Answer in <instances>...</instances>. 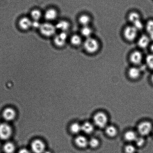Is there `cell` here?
Here are the masks:
<instances>
[{"instance_id": "34", "label": "cell", "mask_w": 153, "mask_h": 153, "mask_svg": "<svg viewBox=\"0 0 153 153\" xmlns=\"http://www.w3.org/2000/svg\"><path fill=\"white\" fill-rule=\"evenodd\" d=\"M149 48L150 51H151V53L153 54V41H152L149 47Z\"/></svg>"}, {"instance_id": "37", "label": "cell", "mask_w": 153, "mask_h": 153, "mask_svg": "<svg viewBox=\"0 0 153 153\" xmlns=\"http://www.w3.org/2000/svg\"><path fill=\"white\" fill-rule=\"evenodd\" d=\"M152 133L153 134V131L152 132Z\"/></svg>"}, {"instance_id": "30", "label": "cell", "mask_w": 153, "mask_h": 153, "mask_svg": "<svg viewBox=\"0 0 153 153\" xmlns=\"http://www.w3.org/2000/svg\"><path fill=\"white\" fill-rule=\"evenodd\" d=\"M125 151L126 153H135L136 151V147L131 144L128 145L125 147Z\"/></svg>"}, {"instance_id": "21", "label": "cell", "mask_w": 153, "mask_h": 153, "mask_svg": "<svg viewBox=\"0 0 153 153\" xmlns=\"http://www.w3.org/2000/svg\"><path fill=\"white\" fill-rule=\"evenodd\" d=\"M82 36L86 39L92 37L93 34V29L90 26H82L81 30Z\"/></svg>"}, {"instance_id": "4", "label": "cell", "mask_w": 153, "mask_h": 153, "mask_svg": "<svg viewBox=\"0 0 153 153\" xmlns=\"http://www.w3.org/2000/svg\"><path fill=\"white\" fill-rule=\"evenodd\" d=\"M129 22L139 30L142 29L143 27L142 18L140 14L137 12L132 11L129 13L128 16Z\"/></svg>"}, {"instance_id": "23", "label": "cell", "mask_w": 153, "mask_h": 153, "mask_svg": "<svg viewBox=\"0 0 153 153\" xmlns=\"http://www.w3.org/2000/svg\"><path fill=\"white\" fill-rule=\"evenodd\" d=\"M56 29L60 30L62 32H65L69 29L70 27V24L66 21L61 20L56 25Z\"/></svg>"}, {"instance_id": "22", "label": "cell", "mask_w": 153, "mask_h": 153, "mask_svg": "<svg viewBox=\"0 0 153 153\" xmlns=\"http://www.w3.org/2000/svg\"><path fill=\"white\" fill-rule=\"evenodd\" d=\"M105 132L106 134L111 137H114L117 136L118 130L116 127L114 126H108L105 128Z\"/></svg>"}, {"instance_id": "33", "label": "cell", "mask_w": 153, "mask_h": 153, "mask_svg": "<svg viewBox=\"0 0 153 153\" xmlns=\"http://www.w3.org/2000/svg\"><path fill=\"white\" fill-rule=\"evenodd\" d=\"M19 153H31L29 150L26 149H22L19 151Z\"/></svg>"}, {"instance_id": "11", "label": "cell", "mask_w": 153, "mask_h": 153, "mask_svg": "<svg viewBox=\"0 0 153 153\" xmlns=\"http://www.w3.org/2000/svg\"><path fill=\"white\" fill-rule=\"evenodd\" d=\"M68 35L66 32H62L56 36L54 38V42L59 47H63L66 44Z\"/></svg>"}, {"instance_id": "1", "label": "cell", "mask_w": 153, "mask_h": 153, "mask_svg": "<svg viewBox=\"0 0 153 153\" xmlns=\"http://www.w3.org/2000/svg\"><path fill=\"white\" fill-rule=\"evenodd\" d=\"M83 47L87 53L94 54L99 51L100 44L97 39L92 36L86 39L83 42Z\"/></svg>"}, {"instance_id": "17", "label": "cell", "mask_w": 153, "mask_h": 153, "mask_svg": "<svg viewBox=\"0 0 153 153\" xmlns=\"http://www.w3.org/2000/svg\"><path fill=\"white\" fill-rule=\"evenodd\" d=\"M94 130V126L93 123L86 122L82 125V131L87 134L93 133Z\"/></svg>"}, {"instance_id": "19", "label": "cell", "mask_w": 153, "mask_h": 153, "mask_svg": "<svg viewBox=\"0 0 153 153\" xmlns=\"http://www.w3.org/2000/svg\"><path fill=\"white\" fill-rule=\"evenodd\" d=\"M138 137L137 134L133 131L129 130L124 134V138L126 141L131 142H134Z\"/></svg>"}, {"instance_id": "14", "label": "cell", "mask_w": 153, "mask_h": 153, "mask_svg": "<svg viewBox=\"0 0 153 153\" xmlns=\"http://www.w3.org/2000/svg\"><path fill=\"white\" fill-rule=\"evenodd\" d=\"M19 26L23 30H27L32 27V22L27 17L22 18L19 21Z\"/></svg>"}, {"instance_id": "9", "label": "cell", "mask_w": 153, "mask_h": 153, "mask_svg": "<svg viewBox=\"0 0 153 153\" xmlns=\"http://www.w3.org/2000/svg\"><path fill=\"white\" fill-rule=\"evenodd\" d=\"M31 148L34 153H44L45 145L42 141L37 139L34 140L31 145Z\"/></svg>"}, {"instance_id": "28", "label": "cell", "mask_w": 153, "mask_h": 153, "mask_svg": "<svg viewBox=\"0 0 153 153\" xmlns=\"http://www.w3.org/2000/svg\"><path fill=\"white\" fill-rule=\"evenodd\" d=\"M71 132L74 134H78L82 131V125L78 123H74L71 127Z\"/></svg>"}, {"instance_id": "6", "label": "cell", "mask_w": 153, "mask_h": 153, "mask_svg": "<svg viewBox=\"0 0 153 153\" xmlns=\"http://www.w3.org/2000/svg\"><path fill=\"white\" fill-rule=\"evenodd\" d=\"M12 133V130L8 123H0V139L2 140H7L11 136Z\"/></svg>"}, {"instance_id": "31", "label": "cell", "mask_w": 153, "mask_h": 153, "mask_svg": "<svg viewBox=\"0 0 153 153\" xmlns=\"http://www.w3.org/2000/svg\"><path fill=\"white\" fill-rule=\"evenodd\" d=\"M134 142L137 147H142L145 143V140L143 136H138Z\"/></svg>"}, {"instance_id": "5", "label": "cell", "mask_w": 153, "mask_h": 153, "mask_svg": "<svg viewBox=\"0 0 153 153\" xmlns=\"http://www.w3.org/2000/svg\"><path fill=\"white\" fill-rule=\"evenodd\" d=\"M153 126L150 122L145 121L142 122L138 125L137 132L141 136H145L152 133Z\"/></svg>"}, {"instance_id": "13", "label": "cell", "mask_w": 153, "mask_h": 153, "mask_svg": "<svg viewBox=\"0 0 153 153\" xmlns=\"http://www.w3.org/2000/svg\"><path fill=\"white\" fill-rule=\"evenodd\" d=\"M128 75L129 78L132 79H137L140 76L141 71L137 66H134L129 68Z\"/></svg>"}, {"instance_id": "29", "label": "cell", "mask_w": 153, "mask_h": 153, "mask_svg": "<svg viewBox=\"0 0 153 153\" xmlns=\"http://www.w3.org/2000/svg\"><path fill=\"white\" fill-rule=\"evenodd\" d=\"M100 145V141L97 138L93 137L88 140V145L92 148H97Z\"/></svg>"}, {"instance_id": "24", "label": "cell", "mask_w": 153, "mask_h": 153, "mask_svg": "<svg viewBox=\"0 0 153 153\" xmlns=\"http://www.w3.org/2000/svg\"><path fill=\"white\" fill-rule=\"evenodd\" d=\"M3 150L5 153H14L15 151V147L12 143L7 142L4 144Z\"/></svg>"}, {"instance_id": "12", "label": "cell", "mask_w": 153, "mask_h": 153, "mask_svg": "<svg viewBox=\"0 0 153 153\" xmlns=\"http://www.w3.org/2000/svg\"><path fill=\"white\" fill-rule=\"evenodd\" d=\"M16 115L15 111L10 108H6L2 113L3 118L7 121H12L15 118Z\"/></svg>"}, {"instance_id": "15", "label": "cell", "mask_w": 153, "mask_h": 153, "mask_svg": "<svg viewBox=\"0 0 153 153\" xmlns=\"http://www.w3.org/2000/svg\"><path fill=\"white\" fill-rule=\"evenodd\" d=\"M57 12L55 9L50 8L46 10L45 13V17L48 20L52 21L55 20L57 17Z\"/></svg>"}, {"instance_id": "36", "label": "cell", "mask_w": 153, "mask_h": 153, "mask_svg": "<svg viewBox=\"0 0 153 153\" xmlns=\"http://www.w3.org/2000/svg\"><path fill=\"white\" fill-rule=\"evenodd\" d=\"M44 153H50V152H44Z\"/></svg>"}, {"instance_id": "10", "label": "cell", "mask_w": 153, "mask_h": 153, "mask_svg": "<svg viewBox=\"0 0 153 153\" xmlns=\"http://www.w3.org/2000/svg\"><path fill=\"white\" fill-rule=\"evenodd\" d=\"M152 41L151 38L148 35L144 34L137 39V45L141 48L145 49L149 47Z\"/></svg>"}, {"instance_id": "26", "label": "cell", "mask_w": 153, "mask_h": 153, "mask_svg": "<svg viewBox=\"0 0 153 153\" xmlns=\"http://www.w3.org/2000/svg\"><path fill=\"white\" fill-rule=\"evenodd\" d=\"M145 63L147 67L153 72V54L150 53L145 58Z\"/></svg>"}, {"instance_id": "18", "label": "cell", "mask_w": 153, "mask_h": 153, "mask_svg": "<svg viewBox=\"0 0 153 153\" xmlns=\"http://www.w3.org/2000/svg\"><path fill=\"white\" fill-rule=\"evenodd\" d=\"M79 22L82 26H90L92 19L90 16L87 14H83L80 16L78 19Z\"/></svg>"}, {"instance_id": "8", "label": "cell", "mask_w": 153, "mask_h": 153, "mask_svg": "<svg viewBox=\"0 0 153 153\" xmlns=\"http://www.w3.org/2000/svg\"><path fill=\"white\" fill-rule=\"evenodd\" d=\"M143 59L142 53L139 50L134 51L129 56V60L131 63L135 66H138L142 63Z\"/></svg>"}, {"instance_id": "20", "label": "cell", "mask_w": 153, "mask_h": 153, "mask_svg": "<svg viewBox=\"0 0 153 153\" xmlns=\"http://www.w3.org/2000/svg\"><path fill=\"white\" fill-rule=\"evenodd\" d=\"M145 28L146 31L147 35L153 41V19H151L147 21L145 25Z\"/></svg>"}, {"instance_id": "16", "label": "cell", "mask_w": 153, "mask_h": 153, "mask_svg": "<svg viewBox=\"0 0 153 153\" xmlns=\"http://www.w3.org/2000/svg\"><path fill=\"white\" fill-rule=\"evenodd\" d=\"M88 140L87 138L83 136H79L76 138L75 143L79 148H85L88 145Z\"/></svg>"}, {"instance_id": "3", "label": "cell", "mask_w": 153, "mask_h": 153, "mask_svg": "<svg viewBox=\"0 0 153 153\" xmlns=\"http://www.w3.org/2000/svg\"><path fill=\"white\" fill-rule=\"evenodd\" d=\"M139 30L133 25L126 26L123 30V36L127 41L131 42L138 38Z\"/></svg>"}, {"instance_id": "7", "label": "cell", "mask_w": 153, "mask_h": 153, "mask_svg": "<svg viewBox=\"0 0 153 153\" xmlns=\"http://www.w3.org/2000/svg\"><path fill=\"white\" fill-rule=\"evenodd\" d=\"M39 29L42 35L46 37H50L55 33L56 28L51 23H45L41 24Z\"/></svg>"}, {"instance_id": "2", "label": "cell", "mask_w": 153, "mask_h": 153, "mask_svg": "<svg viewBox=\"0 0 153 153\" xmlns=\"http://www.w3.org/2000/svg\"><path fill=\"white\" fill-rule=\"evenodd\" d=\"M94 124L100 128H104L108 126V117L105 113L99 112L94 115Z\"/></svg>"}, {"instance_id": "25", "label": "cell", "mask_w": 153, "mask_h": 153, "mask_svg": "<svg viewBox=\"0 0 153 153\" xmlns=\"http://www.w3.org/2000/svg\"><path fill=\"white\" fill-rule=\"evenodd\" d=\"M71 42L73 45L75 46H79L82 44V39L79 35H74L71 37Z\"/></svg>"}, {"instance_id": "27", "label": "cell", "mask_w": 153, "mask_h": 153, "mask_svg": "<svg viewBox=\"0 0 153 153\" xmlns=\"http://www.w3.org/2000/svg\"><path fill=\"white\" fill-rule=\"evenodd\" d=\"M30 14L31 17L34 20L39 21L41 18L42 14L39 10L35 9L31 11Z\"/></svg>"}, {"instance_id": "35", "label": "cell", "mask_w": 153, "mask_h": 153, "mask_svg": "<svg viewBox=\"0 0 153 153\" xmlns=\"http://www.w3.org/2000/svg\"><path fill=\"white\" fill-rule=\"evenodd\" d=\"M150 79H151V82L152 83V84H153V72L152 74H151Z\"/></svg>"}, {"instance_id": "32", "label": "cell", "mask_w": 153, "mask_h": 153, "mask_svg": "<svg viewBox=\"0 0 153 153\" xmlns=\"http://www.w3.org/2000/svg\"><path fill=\"white\" fill-rule=\"evenodd\" d=\"M41 25L39 21L34 20L33 22H32V27L34 28H39Z\"/></svg>"}]
</instances>
